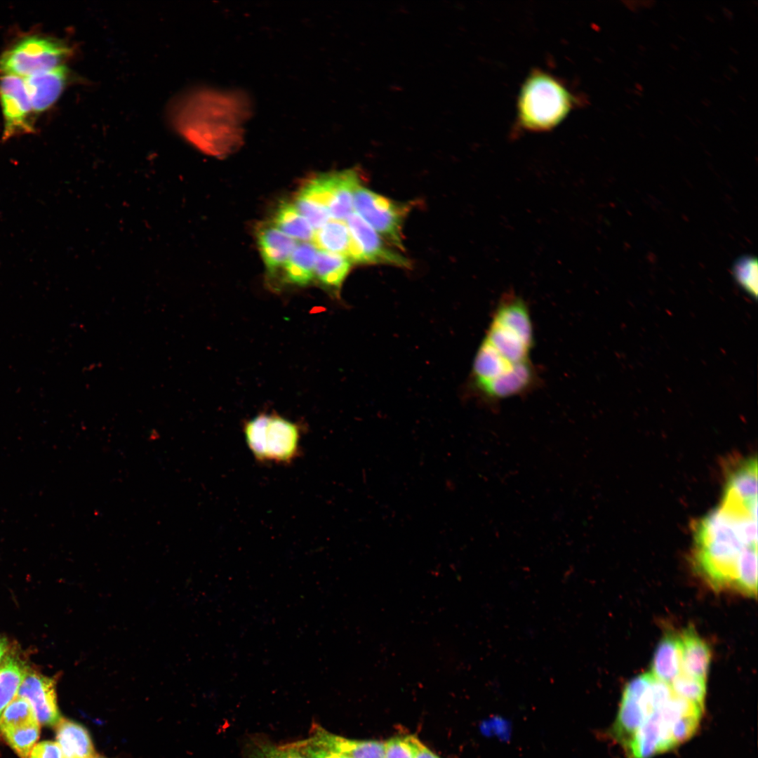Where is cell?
I'll return each mask as SVG.
<instances>
[{
  "instance_id": "obj_17",
  "label": "cell",
  "mask_w": 758,
  "mask_h": 758,
  "mask_svg": "<svg viewBox=\"0 0 758 758\" xmlns=\"http://www.w3.org/2000/svg\"><path fill=\"white\" fill-rule=\"evenodd\" d=\"M681 672L679 636L667 634L655 651L650 673L656 679L670 684Z\"/></svg>"
},
{
  "instance_id": "obj_18",
  "label": "cell",
  "mask_w": 758,
  "mask_h": 758,
  "mask_svg": "<svg viewBox=\"0 0 758 758\" xmlns=\"http://www.w3.org/2000/svg\"><path fill=\"white\" fill-rule=\"evenodd\" d=\"M56 739L64 758H94L88 731L81 725L61 719L56 725Z\"/></svg>"
},
{
  "instance_id": "obj_1",
  "label": "cell",
  "mask_w": 758,
  "mask_h": 758,
  "mask_svg": "<svg viewBox=\"0 0 758 758\" xmlns=\"http://www.w3.org/2000/svg\"><path fill=\"white\" fill-rule=\"evenodd\" d=\"M251 113V100L244 91L201 88L175 102L170 117L174 128L192 146L222 159L241 146L244 126Z\"/></svg>"
},
{
  "instance_id": "obj_23",
  "label": "cell",
  "mask_w": 758,
  "mask_h": 758,
  "mask_svg": "<svg viewBox=\"0 0 758 758\" xmlns=\"http://www.w3.org/2000/svg\"><path fill=\"white\" fill-rule=\"evenodd\" d=\"M274 226L288 237L307 242L312 240L314 229L310 222L299 213L295 205L281 203L274 217Z\"/></svg>"
},
{
  "instance_id": "obj_15",
  "label": "cell",
  "mask_w": 758,
  "mask_h": 758,
  "mask_svg": "<svg viewBox=\"0 0 758 758\" xmlns=\"http://www.w3.org/2000/svg\"><path fill=\"white\" fill-rule=\"evenodd\" d=\"M258 244L267 270L274 273L284 266L297 246V241L273 225L263 226L257 234Z\"/></svg>"
},
{
  "instance_id": "obj_36",
  "label": "cell",
  "mask_w": 758,
  "mask_h": 758,
  "mask_svg": "<svg viewBox=\"0 0 758 758\" xmlns=\"http://www.w3.org/2000/svg\"><path fill=\"white\" fill-rule=\"evenodd\" d=\"M94 758H104V757H94Z\"/></svg>"
},
{
  "instance_id": "obj_34",
  "label": "cell",
  "mask_w": 758,
  "mask_h": 758,
  "mask_svg": "<svg viewBox=\"0 0 758 758\" xmlns=\"http://www.w3.org/2000/svg\"><path fill=\"white\" fill-rule=\"evenodd\" d=\"M415 758H439L435 754L430 751L423 745L420 747Z\"/></svg>"
},
{
  "instance_id": "obj_32",
  "label": "cell",
  "mask_w": 758,
  "mask_h": 758,
  "mask_svg": "<svg viewBox=\"0 0 758 758\" xmlns=\"http://www.w3.org/2000/svg\"><path fill=\"white\" fill-rule=\"evenodd\" d=\"M289 745L307 758H350L341 753L311 744L306 740L289 743Z\"/></svg>"
},
{
  "instance_id": "obj_6",
  "label": "cell",
  "mask_w": 758,
  "mask_h": 758,
  "mask_svg": "<svg viewBox=\"0 0 758 758\" xmlns=\"http://www.w3.org/2000/svg\"><path fill=\"white\" fill-rule=\"evenodd\" d=\"M409 208L360 185L354 192L353 208L356 213L378 234L402 251V226Z\"/></svg>"
},
{
  "instance_id": "obj_27",
  "label": "cell",
  "mask_w": 758,
  "mask_h": 758,
  "mask_svg": "<svg viewBox=\"0 0 758 758\" xmlns=\"http://www.w3.org/2000/svg\"><path fill=\"white\" fill-rule=\"evenodd\" d=\"M38 722L29 702L24 698L16 696L2 712L0 717V731Z\"/></svg>"
},
{
  "instance_id": "obj_11",
  "label": "cell",
  "mask_w": 758,
  "mask_h": 758,
  "mask_svg": "<svg viewBox=\"0 0 758 758\" xmlns=\"http://www.w3.org/2000/svg\"><path fill=\"white\" fill-rule=\"evenodd\" d=\"M17 696L29 702L40 724L53 726L60 721L54 679L27 670Z\"/></svg>"
},
{
  "instance_id": "obj_33",
  "label": "cell",
  "mask_w": 758,
  "mask_h": 758,
  "mask_svg": "<svg viewBox=\"0 0 758 758\" xmlns=\"http://www.w3.org/2000/svg\"><path fill=\"white\" fill-rule=\"evenodd\" d=\"M29 758H64L61 748L57 742L43 741L36 744Z\"/></svg>"
},
{
  "instance_id": "obj_3",
  "label": "cell",
  "mask_w": 758,
  "mask_h": 758,
  "mask_svg": "<svg viewBox=\"0 0 758 758\" xmlns=\"http://www.w3.org/2000/svg\"><path fill=\"white\" fill-rule=\"evenodd\" d=\"M579 99L561 79L534 69L524 81L517 100L516 128L546 132L560 124Z\"/></svg>"
},
{
  "instance_id": "obj_10",
  "label": "cell",
  "mask_w": 758,
  "mask_h": 758,
  "mask_svg": "<svg viewBox=\"0 0 758 758\" xmlns=\"http://www.w3.org/2000/svg\"><path fill=\"white\" fill-rule=\"evenodd\" d=\"M346 220L352 238L361 254L363 264H387L410 267L408 259L388 247L381 236L358 214L351 213Z\"/></svg>"
},
{
  "instance_id": "obj_21",
  "label": "cell",
  "mask_w": 758,
  "mask_h": 758,
  "mask_svg": "<svg viewBox=\"0 0 758 758\" xmlns=\"http://www.w3.org/2000/svg\"><path fill=\"white\" fill-rule=\"evenodd\" d=\"M351 261L340 254L327 251H317L314 277L324 286L338 290L347 276Z\"/></svg>"
},
{
  "instance_id": "obj_31",
  "label": "cell",
  "mask_w": 758,
  "mask_h": 758,
  "mask_svg": "<svg viewBox=\"0 0 758 758\" xmlns=\"http://www.w3.org/2000/svg\"><path fill=\"white\" fill-rule=\"evenodd\" d=\"M423 744L415 737H395L385 743L384 758H415Z\"/></svg>"
},
{
  "instance_id": "obj_25",
  "label": "cell",
  "mask_w": 758,
  "mask_h": 758,
  "mask_svg": "<svg viewBox=\"0 0 758 758\" xmlns=\"http://www.w3.org/2000/svg\"><path fill=\"white\" fill-rule=\"evenodd\" d=\"M244 758H307L289 744L277 745L262 737L247 742Z\"/></svg>"
},
{
  "instance_id": "obj_13",
  "label": "cell",
  "mask_w": 758,
  "mask_h": 758,
  "mask_svg": "<svg viewBox=\"0 0 758 758\" xmlns=\"http://www.w3.org/2000/svg\"><path fill=\"white\" fill-rule=\"evenodd\" d=\"M69 75L62 65L24 78L34 113L42 112L55 102L67 84Z\"/></svg>"
},
{
  "instance_id": "obj_26",
  "label": "cell",
  "mask_w": 758,
  "mask_h": 758,
  "mask_svg": "<svg viewBox=\"0 0 758 758\" xmlns=\"http://www.w3.org/2000/svg\"><path fill=\"white\" fill-rule=\"evenodd\" d=\"M0 731L20 758H29L39 737L40 724L38 722L20 727L8 728Z\"/></svg>"
},
{
  "instance_id": "obj_4",
  "label": "cell",
  "mask_w": 758,
  "mask_h": 758,
  "mask_svg": "<svg viewBox=\"0 0 758 758\" xmlns=\"http://www.w3.org/2000/svg\"><path fill=\"white\" fill-rule=\"evenodd\" d=\"M244 433L248 448L259 462L288 464L300 454V427L279 415H257L246 422Z\"/></svg>"
},
{
  "instance_id": "obj_16",
  "label": "cell",
  "mask_w": 758,
  "mask_h": 758,
  "mask_svg": "<svg viewBox=\"0 0 758 758\" xmlns=\"http://www.w3.org/2000/svg\"><path fill=\"white\" fill-rule=\"evenodd\" d=\"M681 672L706 681L711 652L707 644L693 628H687L679 635Z\"/></svg>"
},
{
  "instance_id": "obj_22",
  "label": "cell",
  "mask_w": 758,
  "mask_h": 758,
  "mask_svg": "<svg viewBox=\"0 0 758 758\" xmlns=\"http://www.w3.org/2000/svg\"><path fill=\"white\" fill-rule=\"evenodd\" d=\"M515 364H517L510 363L503 358L483 340L473 364L474 385L493 379L505 373Z\"/></svg>"
},
{
  "instance_id": "obj_7",
  "label": "cell",
  "mask_w": 758,
  "mask_h": 758,
  "mask_svg": "<svg viewBox=\"0 0 758 758\" xmlns=\"http://www.w3.org/2000/svg\"><path fill=\"white\" fill-rule=\"evenodd\" d=\"M359 182V173L347 169L319 175L307 181L298 193L325 207L333 220L343 221L352 213L353 195Z\"/></svg>"
},
{
  "instance_id": "obj_19",
  "label": "cell",
  "mask_w": 758,
  "mask_h": 758,
  "mask_svg": "<svg viewBox=\"0 0 758 758\" xmlns=\"http://www.w3.org/2000/svg\"><path fill=\"white\" fill-rule=\"evenodd\" d=\"M317 251L308 242L298 244L284 265L286 281L298 286L308 284L314 277Z\"/></svg>"
},
{
  "instance_id": "obj_20",
  "label": "cell",
  "mask_w": 758,
  "mask_h": 758,
  "mask_svg": "<svg viewBox=\"0 0 758 758\" xmlns=\"http://www.w3.org/2000/svg\"><path fill=\"white\" fill-rule=\"evenodd\" d=\"M312 241L320 251L340 254L350 260L353 240L347 225L343 221L330 220L316 230Z\"/></svg>"
},
{
  "instance_id": "obj_29",
  "label": "cell",
  "mask_w": 758,
  "mask_h": 758,
  "mask_svg": "<svg viewBox=\"0 0 758 758\" xmlns=\"http://www.w3.org/2000/svg\"><path fill=\"white\" fill-rule=\"evenodd\" d=\"M736 281L754 298L757 294V262L755 258L745 257L738 259L733 265Z\"/></svg>"
},
{
  "instance_id": "obj_30",
  "label": "cell",
  "mask_w": 758,
  "mask_h": 758,
  "mask_svg": "<svg viewBox=\"0 0 758 758\" xmlns=\"http://www.w3.org/2000/svg\"><path fill=\"white\" fill-rule=\"evenodd\" d=\"M295 206L314 230H319L331 220L329 212L325 207L299 193L295 197Z\"/></svg>"
},
{
  "instance_id": "obj_5",
  "label": "cell",
  "mask_w": 758,
  "mask_h": 758,
  "mask_svg": "<svg viewBox=\"0 0 758 758\" xmlns=\"http://www.w3.org/2000/svg\"><path fill=\"white\" fill-rule=\"evenodd\" d=\"M70 53V48L60 39L27 36L0 55V73L25 78L62 65Z\"/></svg>"
},
{
  "instance_id": "obj_24",
  "label": "cell",
  "mask_w": 758,
  "mask_h": 758,
  "mask_svg": "<svg viewBox=\"0 0 758 758\" xmlns=\"http://www.w3.org/2000/svg\"><path fill=\"white\" fill-rule=\"evenodd\" d=\"M27 670L22 663L11 656L5 658L0 665V717L17 696Z\"/></svg>"
},
{
  "instance_id": "obj_8",
  "label": "cell",
  "mask_w": 758,
  "mask_h": 758,
  "mask_svg": "<svg viewBox=\"0 0 758 758\" xmlns=\"http://www.w3.org/2000/svg\"><path fill=\"white\" fill-rule=\"evenodd\" d=\"M0 103L4 120V140L34 132V112L22 77L12 74L0 77Z\"/></svg>"
},
{
  "instance_id": "obj_14",
  "label": "cell",
  "mask_w": 758,
  "mask_h": 758,
  "mask_svg": "<svg viewBox=\"0 0 758 758\" xmlns=\"http://www.w3.org/2000/svg\"><path fill=\"white\" fill-rule=\"evenodd\" d=\"M314 745L345 754L350 758H384L385 743L375 740H356L333 734L314 725L306 739Z\"/></svg>"
},
{
  "instance_id": "obj_2",
  "label": "cell",
  "mask_w": 758,
  "mask_h": 758,
  "mask_svg": "<svg viewBox=\"0 0 758 758\" xmlns=\"http://www.w3.org/2000/svg\"><path fill=\"white\" fill-rule=\"evenodd\" d=\"M694 562L714 589L734 590L744 552L757 548V520L722 507L714 509L695 526Z\"/></svg>"
},
{
  "instance_id": "obj_35",
  "label": "cell",
  "mask_w": 758,
  "mask_h": 758,
  "mask_svg": "<svg viewBox=\"0 0 758 758\" xmlns=\"http://www.w3.org/2000/svg\"><path fill=\"white\" fill-rule=\"evenodd\" d=\"M8 650V644L6 640L0 637V665L5 658L6 653Z\"/></svg>"
},
{
  "instance_id": "obj_12",
  "label": "cell",
  "mask_w": 758,
  "mask_h": 758,
  "mask_svg": "<svg viewBox=\"0 0 758 758\" xmlns=\"http://www.w3.org/2000/svg\"><path fill=\"white\" fill-rule=\"evenodd\" d=\"M491 322L507 328L525 340L534 343L533 323L528 304L512 288L501 294Z\"/></svg>"
},
{
  "instance_id": "obj_9",
  "label": "cell",
  "mask_w": 758,
  "mask_h": 758,
  "mask_svg": "<svg viewBox=\"0 0 758 758\" xmlns=\"http://www.w3.org/2000/svg\"><path fill=\"white\" fill-rule=\"evenodd\" d=\"M540 382L538 368L531 360L514 365L502 375L474 387L484 399L496 406L501 401L532 392Z\"/></svg>"
},
{
  "instance_id": "obj_28",
  "label": "cell",
  "mask_w": 758,
  "mask_h": 758,
  "mask_svg": "<svg viewBox=\"0 0 758 758\" xmlns=\"http://www.w3.org/2000/svg\"><path fill=\"white\" fill-rule=\"evenodd\" d=\"M670 684L677 696L703 707L706 681L681 672Z\"/></svg>"
}]
</instances>
